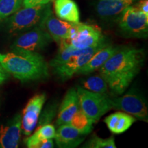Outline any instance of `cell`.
Wrapping results in <instances>:
<instances>
[{
    "label": "cell",
    "instance_id": "cell-1",
    "mask_svg": "<svg viewBox=\"0 0 148 148\" xmlns=\"http://www.w3.org/2000/svg\"><path fill=\"white\" fill-rule=\"evenodd\" d=\"M145 58L143 49L119 47L98 70L111 92L115 95H121L139 73Z\"/></svg>",
    "mask_w": 148,
    "mask_h": 148
},
{
    "label": "cell",
    "instance_id": "cell-2",
    "mask_svg": "<svg viewBox=\"0 0 148 148\" xmlns=\"http://www.w3.org/2000/svg\"><path fill=\"white\" fill-rule=\"evenodd\" d=\"M0 64L9 74L23 82L36 81L49 77V67L38 52L12 50L1 54Z\"/></svg>",
    "mask_w": 148,
    "mask_h": 148
},
{
    "label": "cell",
    "instance_id": "cell-3",
    "mask_svg": "<svg viewBox=\"0 0 148 148\" xmlns=\"http://www.w3.org/2000/svg\"><path fill=\"white\" fill-rule=\"evenodd\" d=\"M52 14L51 3L20 8L5 19V30L10 34L26 32L37 27H44L48 16Z\"/></svg>",
    "mask_w": 148,
    "mask_h": 148
},
{
    "label": "cell",
    "instance_id": "cell-4",
    "mask_svg": "<svg viewBox=\"0 0 148 148\" xmlns=\"http://www.w3.org/2000/svg\"><path fill=\"white\" fill-rule=\"evenodd\" d=\"M105 40L106 38L99 27L79 22L73 24L69 36L61 40L59 46L83 49L93 47Z\"/></svg>",
    "mask_w": 148,
    "mask_h": 148
},
{
    "label": "cell",
    "instance_id": "cell-5",
    "mask_svg": "<svg viewBox=\"0 0 148 148\" xmlns=\"http://www.w3.org/2000/svg\"><path fill=\"white\" fill-rule=\"evenodd\" d=\"M76 90L80 109L93 123L112 109L110 97L106 94L89 91L82 86H77Z\"/></svg>",
    "mask_w": 148,
    "mask_h": 148
},
{
    "label": "cell",
    "instance_id": "cell-6",
    "mask_svg": "<svg viewBox=\"0 0 148 148\" xmlns=\"http://www.w3.org/2000/svg\"><path fill=\"white\" fill-rule=\"evenodd\" d=\"M118 21L119 28L125 36L144 38L147 37L148 16L140 12L136 6H127Z\"/></svg>",
    "mask_w": 148,
    "mask_h": 148
},
{
    "label": "cell",
    "instance_id": "cell-7",
    "mask_svg": "<svg viewBox=\"0 0 148 148\" xmlns=\"http://www.w3.org/2000/svg\"><path fill=\"white\" fill-rule=\"evenodd\" d=\"M112 108L122 110L136 119L147 122L148 111L145 98L134 88L121 97H110Z\"/></svg>",
    "mask_w": 148,
    "mask_h": 148
},
{
    "label": "cell",
    "instance_id": "cell-8",
    "mask_svg": "<svg viewBox=\"0 0 148 148\" xmlns=\"http://www.w3.org/2000/svg\"><path fill=\"white\" fill-rule=\"evenodd\" d=\"M52 38L45 27H37L24 32L18 36L11 45V50H22L38 52L47 48Z\"/></svg>",
    "mask_w": 148,
    "mask_h": 148
},
{
    "label": "cell",
    "instance_id": "cell-9",
    "mask_svg": "<svg viewBox=\"0 0 148 148\" xmlns=\"http://www.w3.org/2000/svg\"><path fill=\"white\" fill-rule=\"evenodd\" d=\"M107 43H108V42L105 40L104 41L101 42L100 43L93 47L88 48L84 52L81 54L71 57L64 63L54 68L53 70L55 73L62 80H66L71 78L74 74H76L77 71L89 60V59L96 51L106 45Z\"/></svg>",
    "mask_w": 148,
    "mask_h": 148
},
{
    "label": "cell",
    "instance_id": "cell-10",
    "mask_svg": "<svg viewBox=\"0 0 148 148\" xmlns=\"http://www.w3.org/2000/svg\"><path fill=\"white\" fill-rule=\"evenodd\" d=\"M46 100L45 93L35 95L28 101L21 116V132L29 136L36 127L38 117Z\"/></svg>",
    "mask_w": 148,
    "mask_h": 148
},
{
    "label": "cell",
    "instance_id": "cell-11",
    "mask_svg": "<svg viewBox=\"0 0 148 148\" xmlns=\"http://www.w3.org/2000/svg\"><path fill=\"white\" fill-rule=\"evenodd\" d=\"M21 134V114H16L6 123L0 125V148L18 147Z\"/></svg>",
    "mask_w": 148,
    "mask_h": 148
},
{
    "label": "cell",
    "instance_id": "cell-12",
    "mask_svg": "<svg viewBox=\"0 0 148 148\" xmlns=\"http://www.w3.org/2000/svg\"><path fill=\"white\" fill-rule=\"evenodd\" d=\"M86 136L70 124H64L59 125L53 138L58 147L74 148L80 145Z\"/></svg>",
    "mask_w": 148,
    "mask_h": 148
},
{
    "label": "cell",
    "instance_id": "cell-13",
    "mask_svg": "<svg viewBox=\"0 0 148 148\" xmlns=\"http://www.w3.org/2000/svg\"><path fill=\"white\" fill-rule=\"evenodd\" d=\"M132 1L124 0H99L95 6L97 16L104 21L119 19L123 11L132 4Z\"/></svg>",
    "mask_w": 148,
    "mask_h": 148
},
{
    "label": "cell",
    "instance_id": "cell-14",
    "mask_svg": "<svg viewBox=\"0 0 148 148\" xmlns=\"http://www.w3.org/2000/svg\"><path fill=\"white\" fill-rule=\"evenodd\" d=\"M79 103L77 90L71 88L66 92L63 100L59 106L56 125L69 124L74 114L79 110Z\"/></svg>",
    "mask_w": 148,
    "mask_h": 148
},
{
    "label": "cell",
    "instance_id": "cell-15",
    "mask_svg": "<svg viewBox=\"0 0 148 148\" xmlns=\"http://www.w3.org/2000/svg\"><path fill=\"white\" fill-rule=\"evenodd\" d=\"M119 48V46H113L109 42L107 43L106 45L96 51L89 60L77 71L76 74L87 75L98 70L110 58L111 56L118 50Z\"/></svg>",
    "mask_w": 148,
    "mask_h": 148
},
{
    "label": "cell",
    "instance_id": "cell-16",
    "mask_svg": "<svg viewBox=\"0 0 148 148\" xmlns=\"http://www.w3.org/2000/svg\"><path fill=\"white\" fill-rule=\"evenodd\" d=\"M73 24V23H69L56 18L51 14L46 19L44 27L52 38L53 41L59 45L61 40L65 39L69 36Z\"/></svg>",
    "mask_w": 148,
    "mask_h": 148
},
{
    "label": "cell",
    "instance_id": "cell-17",
    "mask_svg": "<svg viewBox=\"0 0 148 148\" xmlns=\"http://www.w3.org/2000/svg\"><path fill=\"white\" fill-rule=\"evenodd\" d=\"M53 6L58 18L69 23H79V10L73 0H55Z\"/></svg>",
    "mask_w": 148,
    "mask_h": 148
},
{
    "label": "cell",
    "instance_id": "cell-18",
    "mask_svg": "<svg viewBox=\"0 0 148 148\" xmlns=\"http://www.w3.org/2000/svg\"><path fill=\"white\" fill-rule=\"evenodd\" d=\"M135 121L136 118L122 112L111 114L104 119L109 130L114 134H120L125 132Z\"/></svg>",
    "mask_w": 148,
    "mask_h": 148
},
{
    "label": "cell",
    "instance_id": "cell-19",
    "mask_svg": "<svg viewBox=\"0 0 148 148\" xmlns=\"http://www.w3.org/2000/svg\"><path fill=\"white\" fill-rule=\"evenodd\" d=\"M56 134L55 127L51 123L36 127V131L33 134H31L28 137L25 138V143L28 148H36L42 140L49 138H54Z\"/></svg>",
    "mask_w": 148,
    "mask_h": 148
},
{
    "label": "cell",
    "instance_id": "cell-20",
    "mask_svg": "<svg viewBox=\"0 0 148 148\" xmlns=\"http://www.w3.org/2000/svg\"><path fill=\"white\" fill-rule=\"evenodd\" d=\"M89 48V47H88ZM71 49V48L69 47H60L59 48L58 52L53 58L52 60L49 62V65H50L53 69L57 67V66L61 65L66 61H67L69 58L71 57L75 56H78L87 49Z\"/></svg>",
    "mask_w": 148,
    "mask_h": 148
},
{
    "label": "cell",
    "instance_id": "cell-21",
    "mask_svg": "<svg viewBox=\"0 0 148 148\" xmlns=\"http://www.w3.org/2000/svg\"><path fill=\"white\" fill-rule=\"evenodd\" d=\"M69 124L81 132L88 135L92 131L93 122L90 121L85 115V114L79 108L76 113L74 114Z\"/></svg>",
    "mask_w": 148,
    "mask_h": 148
},
{
    "label": "cell",
    "instance_id": "cell-22",
    "mask_svg": "<svg viewBox=\"0 0 148 148\" xmlns=\"http://www.w3.org/2000/svg\"><path fill=\"white\" fill-rule=\"evenodd\" d=\"M82 87L93 92L106 94L108 84L101 75H92L83 81Z\"/></svg>",
    "mask_w": 148,
    "mask_h": 148
},
{
    "label": "cell",
    "instance_id": "cell-23",
    "mask_svg": "<svg viewBox=\"0 0 148 148\" xmlns=\"http://www.w3.org/2000/svg\"><path fill=\"white\" fill-rule=\"evenodd\" d=\"M21 5L20 0H0V23L14 14Z\"/></svg>",
    "mask_w": 148,
    "mask_h": 148
},
{
    "label": "cell",
    "instance_id": "cell-24",
    "mask_svg": "<svg viewBox=\"0 0 148 148\" xmlns=\"http://www.w3.org/2000/svg\"><path fill=\"white\" fill-rule=\"evenodd\" d=\"M58 103L57 101H51L46 106L43 110H41L36 127H40L42 125L51 123L54 119L58 112Z\"/></svg>",
    "mask_w": 148,
    "mask_h": 148
},
{
    "label": "cell",
    "instance_id": "cell-25",
    "mask_svg": "<svg viewBox=\"0 0 148 148\" xmlns=\"http://www.w3.org/2000/svg\"><path fill=\"white\" fill-rule=\"evenodd\" d=\"M86 148H116L115 141L113 136L107 138H102L97 135H92L83 146Z\"/></svg>",
    "mask_w": 148,
    "mask_h": 148
},
{
    "label": "cell",
    "instance_id": "cell-26",
    "mask_svg": "<svg viewBox=\"0 0 148 148\" xmlns=\"http://www.w3.org/2000/svg\"><path fill=\"white\" fill-rule=\"evenodd\" d=\"M53 0H23L22 5L23 7H33L36 5L47 4Z\"/></svg>",
    "mask_w": 148,
    "mask_h": 148
},
{
    "label": "cell",
    "instance_id": "cell-27",
    "mask_svg": "<svg viewBox=\"0 0 148 148\" xmlns=\"http://www.w3.org/2000/svg\"><path fill=\"white\" fill-rule=\"evenodd\" d=\"M136 7L140 12L148 16V0H140Z\"/></svg>",
    "mask_w": 148,
    "mask_h": 148
},
{
    "label": "cell",
    "instance_id": "cell-28",
    "mask_svg": "<svg viewBox=\"0 0 148 148\" xmlns=\"http://www.w3.org/2000/svg\"><path fill=\"white\" fill-rule=\"evenodd\" d=\"M53 146H54V143L52 138H49L40 141L36 146V148H52Z\"/></svg>",
    "mask_w": 148,
    "mask_h": 148
},
{
    "label": "cell",
    "instance_id": "cell-29",
    "mask_svg": "<svg viewBox=\"0 0 148 148\" xmlns=\"http://www.w3.org/2000/svg\"><path fill=\"white\" fill-rule=\"evenodd\" d=\"M9 77V73L3 69L0 64V85L4 83Z\"/></svg>",
    "mask_w": 148,
    "mask_h": 148
},
{
    "label": "cell",
    "instance_id": "cell-30",
    "mask_svg": "<svg viewBox=\"0 0 148 148\" xmlns=\"http://www.w3.org/2000/svg\"><path fill=\"white\" fill-rule=\"evenodd\" d=\"M124 1H132V2H133L134 0H124Z\"/></svg>",
    "mask_w": 148,
    "mask_h": 148
},
{
    "label": "cell",
    "instance_id": "cell-31",
    "mask_svg": "<svg viewBox=\"0 0 148 148\" xmlns=\"http://www.w3.org/2000/svg\"><path fill=\"white\" fill-rule=\"evenodd\" d=\"M20 1H22V2H23V0H20Z\"/></svg>",
    "mask_w": 148,
    "mask_h": 148
},
{
    "label": "cell",
    "instance_id": "cell-32",
    "mask_svg": "<svg viewBox=\"0 0 148 148\" xmlns=\"http://www.w3.org/2000/svg\"><path fill=\"white\" fill-rule=\"evenodd\" d=\"M1 53H0V56H1Z\"/></svg>",
    "mask_w": 148,
    "mask_h": 148
}]
</instances>
